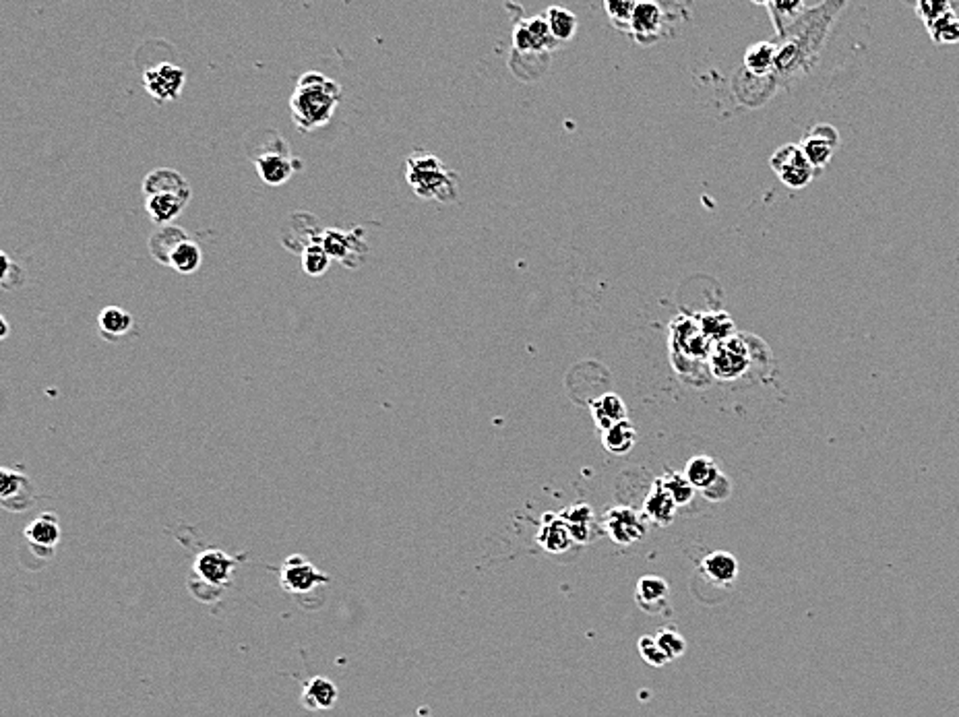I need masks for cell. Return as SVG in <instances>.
<instances>
[{
	"label": "cell",
	"instance_id": "cell-1",
	"mask_svg": "<svg viewBox=\"0 0 959 717\" xmlns=\"http://www.w3.org/2000/svg\"><path fill=\"white\" fill-rule=\"evenodd\" d=\"M844 9L846 3L813 4L799 19V23L777 40L774 73L777 85L794 83L796 79H802L813 73L821 50H823L827 37H830V31Z\"/></svg>",
	"mask_w": 959,
	"mask_h": 717
},
{
	"label": "cell",
	"instance_id": "cell-2",
	"mask_svg": "<svg viewBox=\"0 0 959 717\" xmlns=\"http://www.w3.org/2000/svg\"><path fill=\"white\" fill-rule=\"evenodd\" d=\"M344 97V90L338 81L329 79L319 71H307L298 79L296 90L290 97L292 121L302 133H313L327 127Z\"/></svg>",
	"mask_w": 959,
	"mask_h": 717
},
{
	"label": "cell",
	"instance_id": "cell-3",
	"mask_svg": "<svg viewBox=\"0 0 959 717\" xmlns=\"http://www.w3.org/2000/svg\"><path fill=\"white\" fill-rule=\"evenodd\" d=\"M406 180L414 195L426 201L453 203L459 197L457 174L428 152H414L406 160Z\"/></svg>",
	"mask_w": 959,
	"mask_h": 717
},
{
	"label": "cell",
	"instance_id": "cell-4",
	"mask_svg": "<svg viewBox=\"0 0 959 717\" xmlns=\"http://www.w3.org/2000/svg\"><path fill=\"white\" fill-rule=\"evenodd\" d=\"M253 164L267 186H282L302 170V160L294 158L288 143L279 136H273L271 145H265L259 155H253Z\"/></svg>",
	"mask_w": 959,
	"mask_h": 717
},
{
	"label": "cell",
	"instance_id": "cell-5",
	"mask_svg": "<svg viewBox=\"0 0 959 717\" xmlns=\"http://www.w3.org/2000/svg\"><path fill=\"white\" fill-rule=\"evenodd\" d=\"M713 350V344L701 331L699 319L693 316H676L670 323V352L674 358V366L681 360H707Z\"/></svg>",
	"mask_w": 959,
	"mask_h": 717
},
{
	"label": "cell",
	"instance_id": "cell-6",
	"mask_svg": "<svg viewBox=\"0 0 959 717\" xmlns=\"http://www.w3.org/2000/svg\"><path fill=\"white\" fill-rule=\"evenodd\" d=\"M751 366V347L745 338H737L715 344L709 354V370L718 380H737L745 377Z\"/></svg>",
	"mask_w": 959,
	"mask_h": 717
},
{
	"label": "cell",
	"instance_id": "cell-7",
	"mask_svg": "<svg viewBox=\"0 0 959 717\" xmlns=\"http://www.w3.org/2000/svg\"><path fill=\"white\" fill-rule=\"evenodd\" d=\"M319 245L325 248V253L331 261H339L346 267H358L363 263L366 248V232L364 228H354L350 232L346 230H323Z\"/></svg>",
	"mask_w": 959,
	"mask_h": 717
},
{
	"label": "cell",
	"instance_id": "cell-8",
	"mask_svg": "<svg viewBox=\"0 0 959 717\" xmlns=\"http://www.w3.org/2000/svg\"><path fill=\"white\" fill-rule=\"evenodd\" d=\"M769 166L771 170L777 174V178H780L788 189L794 191L805 189L807 184H811L815 176L813 166L807 161L800 145H794V143H788V145L776 149L769 160Z\"/></svg>",
	"mask_w": 959,
	"mask_h": 717
},
{
	"label": "cell",
	"instance_id": "cell-9",
	"mask_svg": "<svg viewBox=\"0 0 959 717\" xmlns=\"http://www.w3.org/2000/svg\"><path fill=\"white\" fill-rule=\"evenodd\" d=\"M329 575L316 569V566L304 557H290L285 560L282 571H279V585L292 596H308L321 585H329Z\"/></svg>",
	"mask_w": 959,
	"mask_h": 717
},
{
	"label": "cell",
	"instance_id": "cell-10",
	"mask_svg": "<svg viewBox=\"0 0 959 717\" xmlns=\"http://www.w3.org/2000/svg\"><path fill=\"white\" fill-rule=\"evenodd\" d=\"M186 73L172 62L149 66L143 71V87L155 104L174 102L183 91Z\"/></svg>",
	"mask_w": 959,
	"mask_h": 717
},
{
	"label": "cell",
	"instance_id": "cell-11",
	"mask_svg": "<svg viewBox=\"0 0 959 717\" xmlns=\"http://www.w3.org/2000/svg\"><path fill=\"white\" fill-rule=\"evenodd\" d=\"M236 566H238V563H236V558L230 557V554L209 548V550H203L195 558L192 573H195L199 583L209 585V588L214 589H222L232 583Z\"/></svg>",
	"mask_w": 959,
	"mask_h": 717
},
{
	"label": "cell",
	"instance_id": "cell-12",
	"mask_svg": "<svg viewBox=\"0 0 959 717\" xmlns=\"http://www.w3.org/2000/svg\"><path fill=\"white\" fill-rule=\"evenodd\" d=\"M604 529L612 538L614 544L631 546L639 542L647 532L645 517L631 507H612L604 515Z\"/></svg>",
	"mask_w": 959,
	"mask_h": 717
},
{
	"label": "cell",
	"instance_id": "cell-13",
	"mask_svg": "<svg viewBox=\"0 0 959 717\" xmlns=\"http://www.w3.org/2000/svg\"><path fill=\"white\" fill-rule=\"evenodd\" d=\"M513 46L517 52L544 54L552 52L558 46V42L552 37L544 15H538L517 23L513 31Z\"/></svg>",
	"mask_w": 959,
	"mask_h": 717
},
{
	"label": "cell",
	"instance_id": "cell-14",
	"mask_svg": "<svg viewBox=\"0 0 959 717\" xmlns=\"http://www.w3.org/2000/svg\"><path fill=\"white\" fill-rule=\"evenodd\" d=\"M34 495V484L21 470H12V467L0 470V501L4 509L23 513L35 503Z\"/></svg>",
	"mask_w": 959,
	"mask_h": 717
},
{
	"label": "cell",
	"instance_id": "cell-15",
	"mask_svg": "<svg viewBox=\"0 0 959 717\" xmlns=\"http://www.w3.org/2000/svg\"><path fill=\"white\" fill-rule=\"evenodd\" d=\"M664 12V6L658 3H637L635 4L633 21H631V35L639 43H653L658 42L664 34V25L668 19Z\"/></svg>",
	"mask_w": 959,
	"mask_h": 717
},
{
	"label": "cell",
	"instance_id": "cell-16",
	"mask_svg": "<svg viewBox=\"0 0 959 717\" xmlns=\"http://www.w3.org/2000/svg\"><path fill=\"white\" fill-rule=\"evenodd\" d=\"M25 540L29 542V546L42 554V557H50L54 552L56 544L60 542V519L56 513H40L34 521H29L23 529Z\"/></svg>",
	"mask_w": 959,
	"mask_h": 717
},
{
	"label": "cell",
	"instance_id": "cell-17",
	"mask_svg": "<svg viewBox=\"0 0 959 717\" xmlns=\"http://www.w3.org/2000/svg\"><path fill=\"white\" fill-rule=\"evenodd\" d=\"M143 195H184L191 197V186L183 174L172 170V168H158L149 172L143 180Z\"/></svg>",
	"mask_w": 959,
	"mask_h": 717
},
{
	"label": "cell",
	"instance_id": "cell-18",
	"mask_svg": "<svg viewBox=\"0 0 959 717\" xmlns=\"http://www.w3.org/2000/svg\"><path fill=\"white\" fill-rule=\"evenodd\" d=\"M186 240H189V234H186L184 228L174 226V223L172 226H161L155 230L152 236H149V240H147L149 254H152L160 265L170 267L172 254L176 253V248Z\"/></svg>",
	"mask_w": 959,
	"mask_h": 717
},
{
	"label": "cell",
	"instance_id": "cell-19",
	"mask_svg": "<svg viewBox=\"0 0 959 717\" xmlns=\"http://www.w3.org/2000/svg\"><path fill=\"white\" fill-rule=\"evenodd\" d=\"M339 690L335 684L325 676H315L304 684L300 701L302 705L310 709V712H329L338 705Z\"/></svg>",
	"mask_w": 959,
	"mask_h": 717
},
{
	"label": "cell",
	"instance_id": "cell-20",
	"mask_svg": "<svg viewBox=\"0 0 959 717\" xmlns=\"http://www.w3.org/2000/svg\"><path fill=\"white\" fill-rule=\"evenodd\" d=\"M676 509H678V504L674 503V498H672L668 495V490L659 484V479H656L651 486V490L647 492L645 503H643L645 519H650L651 523H656V526H662V527L670 526L676 517Z\"/></svg>",
	"mask_w": 959,
	"mask_h": 717
},
{
	"label": "cell",
	"instance_id": "cell-21",
	"mask_svg": "<svg viewBox=\"0 0 959 717\" xmlns=\"http://www.w3.org/2000/svg\"><path fill=\"white\" fill-rule=\"evenodd\" d=\"M538 544L544 548L546 552H552V554H560V552L569 550V546L573 544V538L560 513L558 515L546 513L544 517H542V523L538 529Z\"/></svg>",
	"mask_w": 959,
	"mask_h": 717
},
{
	"label": "cell",
	"instance_id": "cell-22",
	"mask_svg": "<svg viewBox=\"0 0 959 717\" xmlns=\"http://www.w3.org/2000/svg\"><path fill=\"white\" fill-rule=\"evenodd\" d=\"M191 197L184 195H153L145 197V211L155 226H172V222L183 214Z\"/></svg>",
	"mask_w": 959,
	"mask_h": 717
},
{
	"label": "cell",
	"instance_id": "cell-23",
	"mask_svg": "<svg viewBox=\"0 0 959 717\" xmlns=\"http://www.w3.org/2000/svg\"><path fill=\"white\" fill-rule=\"evenodd\" d=\"M776 56H777L776 42L752 43V46L746 48V52H745V71L749 73L751 77L771 79L776 73Z\"/></svg>",
	"mask_w": 959,
	"mask_h": 717
},
{
	"label": "cell",
	"instance_id": "cell-24",
	"mask_svg": "<svg viewBox=\"0 0 959 717\" xmlns=\"http://www.w3.org/2000/svg\"><path fill=\"white\" fill-rule=\"evenodd\" d=\"M591 417H594L600 433H604V430L628 420V409L622 397L616 395V393H604L602 397L591 401Z\"/></svg>",
	"mask_w": 959,
	"mask_h": 717
},
{
	"label": "cell",
	"instance_id": "cell-25",
	"mask_svg": "<svg viewBox=\"0 0 959 717\" xmlns=\"http://www.w3.org/2000/svg\"><path fill=\"white\" fill-rule=\"evenodd\" d=\"M701 571L706 573V577L709 579V581L726 588V585H732L734 581H737L738 560L730 552L715 550L701 560Z\"/></svg>",
	"mask_w": 959,
	"mask_h": 717
},
{
	"label": "cell",
	"instance_id": "cell-26",
	"mask_svg": "<svg viewBox=\"0 0 959 717\" xmlns=\"http://www.w3.org/2000/svg\"><path fill=\"white\" fill-rule=\"evenodd\" d=\"M668 596H670V588H668V583H666V579L653 577V575L641 577L637 583V589H635V600H637L639 606L650 614L662 612L666 602H668Z\"/></svg>",
	"mask_w": 959,
	"mask_h": 717
},
{
	"label": "cell",
	"instance_id": "cell-27",
	"mask_svg": "<svg viewBox=\"0 0 959 717\" xmlns=\"http://www.w3.org/2000/svg\"><path fill=\"white\" fill-rule=\"evenodd\" d=\"M761 4L769 12L777 40L786 35L788 31L799 23V19L805 15L808 9H811V4L802 3V0H794V3H780V0H774V3H761Z\"/></svg>",
	"mask_w": 959,
	"mask_h": 717
},
{
	"label": "cell",
	"instance_id": "cell-28",
	"mask_svg": "<svg viewBox=\"0 0 959 717\" xmlns=\"http://www.w3.org/2000/svg\"><path fill=\"white\" fill-rule=\"evenodd\" d=\"M135 325L133 315L121 307H105L102 313L97 315V327L99 333L104 335L108 341H118L124 335L130 333V329Z\"/></svg>",
	"mask_w": 959,
	"mask_h": 717
},
{
	"label": "cell",
	"instance_id": "cell-29",
	"mask_svg": "<svg viewBox=\"0 0 959 717\" xmlns=\"http://www.w3.org/2000/svg\"><path fill=\"white\" fill-rule=\"evenodd\" d=\"M684 476H687L689 482L693 484L695 490L703 492V490L712 488V486L718 482L721 476V470L712 457H707V455H697V457L689 459L687 467H684Z\"/></svg>",
	"mask_w": 959,
	"mask_h": 717
},
{
	"label": "cell",
	"instance_id": "cell-30",
	"mask_svg": "<svg viewBox=\"0 0 959 717\" xmlns=\"http://www.w3.org/2000/svg\"><path fill=\"white\" fill-rule=\"evenodd\" d=\"M602 445L608 453H612V455L631 453L633 447L637 445V428H635V424L631 420L616 424V426L604 430Z\"/></svg>",
	"mask_w": 959,
	"mask_h": 717
},
{
	"label": "cell",
	"instance_id": "cell-31",
	"mask_svg": "<svg viewBox=\"0 0 959 717\" xmlns=\"http://www.w3.org/2000/svg\"><path fill=\"white\" fill-rule=\"evenodd\" d=\"M560 517H563V521L566 523V527H569L573 542H579V544H585V542H588V540L591 538V526H594V513H591V509L588 507V504H585V503L571 504L569 509H565L563 513H560Z\"/></svg>",
	"mask_w": 959,
	"mask_h": 717
},
{
	"label": "cell",
	"instance_id": "cell-32",
	"mask_svg": "<svg viewBox=\"0 0 959 717\" xmlns=\"http://www.w3.org/2000/svg\"><path fill=\"white\" fill-rule=\"evenodd\" d=\"M542 15H544L548 27H550V34L558 43H566L575 37L579 25L575 12L563 9V6H548Z\"/></svg>",
	"mask_w": 959,
	"mask_h": 717
},
{
	"label": "cell",
	"instance_id": "cell-33",
	"mask_svg": "<svg viewBox=\"0 0 959 717\" xmlns=\"http://www.w3.org/2000/svg\"><path fill=\"white\" fill-rule=\"evenodd\" d=\"M699 325H701L703 335H706L713 346L737 338V323H734V319L728 313L703 315L699 316Z\"/></svg>",
	"mask_w": 959,
	"mask_h": 717
},
{
	"label": "cell",
	"instance_id": "cell-34",
	"mask_svg": "<svg viewBox=\"0 0 959 717\" xmlns=\"http://www.w3.org/2000/svg\"><path fill=\"white\" fill-rule=\"evenodd\" d=\"M201 261H203L201 246L189 238L176 248V253L172 254L170 267L174 271H178L180 276H191V273H195L199 267H201Z\"/></svg>",
	"mask_w": 959,
	"mask_h": 717
},
{
	"label": "cell",
	"instance_id": "cell-35",
	"mask_svg": "<svg viewBox=\"0 0 959 717\" xmlns=\"http://www.w3.org/2000/svg\"><path fill=\"white\" fill-rule=\"evenodd\" d=\"M799 145L802 149V153H805L808 164L813 166V170H823V168L831 161L833 152H836V147H831L830 143L823 139H817V136H813L808 133L802 136V141L799 143Z\"/></svg>",
	"mask_w": 959,
	"mask_h": 717
},
{
	"label": "cell",
	"instance_id": "cell-36",
	"mask_svg": "<svg viewBox=\"0 0 959 717\" xmlns=\"http://www.w3.org/2000/svg\"><path fill=\"white\" fill-rule=\"evenodd\" d=\"M658 479H659V484L668 490V495L674 498V503L678 504V507H684V504H689L690 501H693L695 488H693V484L687 479V476H684V472L681 473V472L670 470Z\"/></svg>",
	"mask_w": 959,
	"mask_h": 717
},
{
	"label": "cell",
	"instance_id": "cell-37",
	"mask_svg": "<svg viewBox=\"0 0 959 717\" xmlns=\"http://www.w3.org/2000/svg\"><path fill=\"white\" fill-rule=\"evenodd\" d=\"M300 261H302L304 273L310 277L325 276V273L329 271V267H331V257H329V254L325 253V248H323L319 242H313V245L304 246L300 253Z\"/></svg>",
	"mask_w": 959,
	"mask_h": 717
},
{
	"label": "cell",
	"instance_id": "cell-38",
	"mask_svg": "<svg viewBox=\"0 0 959 717\" xmlns=\"http://www.w3.org/2000/svg\"><path fill=\"white\" fill-rule=\"evenodd\" d=\"M931 40L935 43H945V46H954L959 43V15L954 9L947 15L939 19V21L929 29Z\"/></svg>",
	"mask_w": 959,
	"mask_h": 717
},
{
	"label": "cell",
	"instance_id": "cell-39",
	"mask_svg": "<svg viewBox=\"0 0 959 717\" xmlns=\"http://www.w3.org/2000/svg\"><path fill=\"white\" fill-rule=\"evenodd\" d=\"M635 4L637 3H633V0H606V3H604V9H606L610 21H612L616 29L631 34Z\"/></svg>",
	"mask_w": 959,
	"mask_h": 717
},
{
	"label": "cell",
	"instance_id": "cell-40",
	"mask_svg": "<svg viewBox=\"0 0 959 717\" xmlns=\"http://www.w3.org/2000/svg\"><path fill=\"white\" fill-rule=\"evenodd\" d=\"M658 641L659 650L664 651V656L668 658V662H672V659H678L684 656V651H687V641H684V637L678 631H674L672 627H666V628H659V631L653 635Z\"/></svg>",
	"mask_w": 959,
	"mask_h": 717
},
{
	"label": "cell",
	"instance_id": "cell-41",
	"mask_svg": "<svg viewBox=\"0 0 959 717\" xmlns=\"http://www.w3.org/2000/svg\"><path fill=\"white\" fill-rule=\"evenodd\" d=\"M955 6L947 3V0H920V3L914 4V11H916V15L920 17V21L924 23L926 31H929L932 25H935L939 19L947 15V12L954 11Z\"/></svg>",
	"mask_w": 959,
	"mask_h": 717
},
{
	"label": "cell",
	"instance_id": "cell-42",
	"mask_svg": "<svg viewBox=\"0 0 959 717\" xmlns=\"http://www.w3.org/2000/svg\"><path fill=\"white\" fill-rule=\"evenodd\" d=\"M0 261H3V271H0V285H3V290L11 292V290L21 288L25 282V273L21 267H19L17 263H12L11 257L4 251L0 253Z\"/></svg>",
	"mask_w": 959,
	"mask_h": 717
},
{
	"label": "cell",
	"instance_id": "cell-43",
	"mask_svg": "<svg viewBox=\"0 0 959 717\" xmlns=\"http://www.w3.org/2000/svg\"><path fill=\"white\" fill-rule=\"evenodd\" d=\"M637 647H639L641 658H643L645 662L650 664V666H656V668H662L664 664H668V658H666V656H664V651L659 650L658 641H656V637H653V635H647V637H641V639H639V643H637Z\"/></svg>",
	"mask_w": 959,
	"mask_h": 717
},
{
	"label": "cell",
	"instance_id": "cell-44",
	"mask_svg": "<svg viewBox=\"0 0 959 717\" xmlns=\"http://www.w3.org/2000/svg\"><path fill=\"white\" fill-rule=\"evenodd\" d=\"M703 496H706L707 501H726V498L730 496V479L721 473L720 479L712 486V488L703 490Z\"/></svg>",
	"mask_w": 959,
	"mask_h": 717
},
{
	"label": "cell",
	"instance_id": "cell-45",
	"mask_svg": "<svg viewBox=\"0 0 959 717\" xmlns=\"http://www.w3.org/2000/svg\"><path fill=\"white\" fill-rule=\"evenodd\" d=\"M808 135L817 136V139H823L830 143L831 147H838L839 145V133L836 127H831V124H815V127L808 130Z\"/></svg>",
	"mask_w": 959,
	"mask_h": 717
},
{
	"label": "cell",
	"instance_id": "cell-46",
	"mask_svg": "<svg viewBox=\"0 0 959 717\" xmlns=\"http://www.w3.org/2000/svg\"><path fill=\"white\" fill-rule=\"evenodd\" d=\"M9 331H11L9 321H6L4 316H0V339H6V338H9Z\"/></svg>",
	"mask_w": 959,
	"mask_h": 717
}]
</instances>
